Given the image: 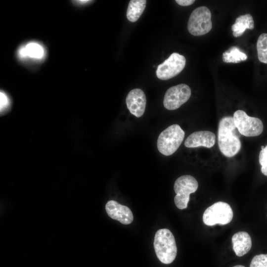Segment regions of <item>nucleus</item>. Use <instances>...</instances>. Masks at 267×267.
Returning a JSON list of instances; mask_svg holds the SVG:
<instances>
[{"instance_id": "1", "label": "nucleus", "mask_w": 267, "mask_h": 267, "mask_svg": "<svg viewBox=\"0 0 267 267\" xmlns=\"http://www.w3.org/2000/svg\"><path fill=\"white\" fill-rule=\"evenodd\" d=\"M232 117H223L219 122L218 145L221 152L227 157L234 156L241 149V144Z\"/></svg>"}, {"instance_id": "2", "label": "nucleus", "mask_w": 267, "mask_h": 267, "mask_svg": "<svg viewBox=\"0 0 267 267\" xmlns=\"http://www.w3.org/2000/svg\"><path fill=\"white\" fill-rule=\"evenodd\" d=\"M154 248L158 259L162 263L169 264L175 259L177 247L175 237L169 229L163 228L157 231Z\"/></svg>"}, {"instance_id": "3", "label": "nucleus", "mask_w": 267, "mask_h": 267, "mask_svg": "<svg viewBox=\"0 0 267 267\" xmlns=\"http://www.w3.org/2000/svg\"><path fill=\"white\" fill-rule=\"evenodd\" d=\"M185 133L177 124L170 126L159 134L157 142L159 151L165 156L174 153L182 143Z\"/></svg>"}, {"instance_id": "4", "label": "nucleus", "mask_w": 267, "mask_h": 267, "mask_svg": "<svg viewBox=\"0 0 267 267\" xmlns=\"http://www.w3.org/2000/svg\"><path fill=\"white\" fill-rule=\"evenodd\" d=\"M212 28L211 13L208 7L201 6L193 10L187 24V29L191 35H204L209 33Z\"/></svg>"}, {"instance_id": "5", "label": "nucleus", "mask_w": 267, "mask_h": 267, "mask_svg": "<svg viewBox=\"0 0 267 267\" xmlns=\"http://www.w3.org/2000/svg\"><path fill=\"white\" fill-rule=\"evenodd\" d=\"M198 187L197 180L190 175H183L178 178L175 182L174 198L176 206L180 210L185 209L189 201V195L195 192Z\"/></svg>"}, {"instance_id": "6", "label": "nucleus", "mask_w": 267, "mask_h": 267, "mask_svg": "<svg viewBox=\"0 0 267 267\" xmlns=\"http://www.w3.org/2000/svg\"><path fill=\"white\" fill-rule=\"evenodd\" d=\"M233 216L232 210L227 203L219 201L207 208L203 215L204 223L209 226L229 223Z\"/></svg>"}, {"instance_id": "7", "label": "nucleus", "mask_w": 267, "mask_h": 267, "mask_svg": "<svg viewBox=\"0 0 267 267\" xmlns=\"http://www.w3.org/2000/svg\"><path fill=\"white\" fill-rule=\"evenodd\" d=\"M234 124L242 135L253 137L261 134L264 129L262 121L259 118L248 116L241 110L236 111L233 116Z\"/></svg>"}, {"instance_id": "8", "label": "nucleus", "mask_w": 267, "mask_h": 267, "mask_svg": "<svg viewBox=\"0 0 267 267\" xmlns=\"http://www.w3.org/2000/svg\"><path fill=\"white\" fill-rule=\"evenodd\" d=\"M186 59L184 56L174 52L157 68L156 76L160 80H167L178 75L184 69Z\"/></svg>"}, {"instance_id": "9", "label": "nucleus", "mask_w": 267, "mask_h": 267, "mask_svg": "<svg viewBox=\"0 0 267 267\" xmlns=\"http://www.w3.org/2000/svg\"><path fill=\"white\" fill-rule=\"evenodd\" d=\"M16 54L18 59L22 62L37 63L45 59L46 49L41 43L30 41L20 45Z\"/></svg>"}, {"instance_id": "10", "label": "nucleus", "mask_w": 267, "mask_h": 267, "mask_svg": "<svg viewBox=\"0 0 267 267\" xmlns=\"http://www.w3.org/2000/svg\"><path fill=\"white\" fill-rule=\"evenodd\" d=\"M191 89L184 84H180L170 88L164 95L163 104L168 110H173L178 108L190 98Z\"/></svg>"}, {"instance_id": "11", "label": "nucleus", "mask_w": 267, "mask_h": 267, "mask_svg": "<svg viewBox=\"0 0 267 267\" xmlns=\"http://www.w3.org/2000/svg\"><path fill=\"white\" fill-rule=\"evenodd\" d=\"M126 102L131 113L137 118L143 115L145 110L146 98L142 89H132L127 96Z\"/></svg>"}, {"instance_id": "12", "label": "nucleus", "mask_w": 267, "mask_h": 267, "mask_svg": "<svg viewBox=\"0 0 267 267\" xmlns=\"http://www.w3.org/2000/svg\"><path fill=\"white\" fill-rule=\"evenodd\" d=\"M105 210L109 217L123 224H130L133 221L134 217L130 209L114 200L107 202Z\"/></svg>"}, {"instance_id": "13", "label": "nucleus", "mask_w": 267, "mask_h": 267, "mask_svg": "<svg viewBox=\"0 0 267 267\" xmlns=\"http://www.w3.org/2000/svg\"><path fill=\"white\" fill-rule=\"evenodd\" d=\"M216 142V135L209 131L195 132L190 134L185 139L184 145L188 148L204 146L207 148L213 147Z\"/></svg>"}, {"instance_id": "14", "label": "nucleus", "mask_w": 267, "mask_h": 267, "mask_svg": "<svg viewBox=\"0 0 267 267\" xmlns=\"http://www.w3.org/2000/svg\"><path fill=\"white\" fill-rule=\"evenodd\" d=\"M233 249L238 257L247 254L252 247V240L250 235L245 231H239L232 237Z\"/></svg>"}, {"instance_id": "15", "label": "nucleus", "mask_w": 267, "mask_h": 267, "mask_svg": "<svg viewBox=\"0 0 267 267\" xmlns=\"http://www.w3.org/2000/svg\"><path fill=\"white\" fill-rule=\"evenodd\" d=\"M254 22L252 15L247 13L238 16L235 20L234 24L231 26L232 34L234 37L242 36L245 31L248 29H253Z\"/></svg>"}, {"instance_id": "16", "label": "nucleus", "mask_w": 267, "mask_h": 267, "mask_svg": "<svg viewBox=\"0 0 267 267\" xmlns=\"http://www.w3.org/2000/svg\"><path fill=\"white\" fill-rule=\"evenodd\" d=\"M146 3L145 0H130L127 11V19L130 22L136 21L143 12Z\"/></svg>"}, {"instance_id": "17", "label": "nucleus", "mask_w": 267, "mask_h": 267, "mask_svg": "<svg viewBox=\"0 0 267 267\" xmlns=\"http://www.w3.org/2000/svg\"><path fill=\"white\" fill-rule=\"evenodd\" d=\"M247 58L246 54L235 46H231L222 54V60L225 63H237L245 61Z\"/></svg>"}, {"instance_id": "18", "label": "nucleus", "mask_w": 267, "mask_h": 267, "mask_svg": "<svg viewBox=\"0 0 267 267\" xmlns=\"http://www.w3.org/2000/svg\"><path fill=\"white\" fill-rule=\"evenodd\" d=\"M258 57L259 61L267 64V33L262 34L257 42Z\"/></svg>"}, {"instance_id": "19", "label": "nucleus", "mask_w": 267, "mask_h": 267, "mask_svg": "<svg viewBox=\"0 0 267 267\" xmlns=\"http://www.w3.org/2000/svg\"><path fill=\"white\" fill-rule=\"evenodd\" d=\"M250 267H267V254L255 256L251 262Z\"/></svg>"}, {"instance_id": "20", "label": "nucleus", "mask_w": 267, "mask_h": 267, "mask_svg": "<svg viewBox=\"0 0 267 267\" xmlns=\"http://www.w3.org/2000/svg\"><path fill=\"white\" fill-rule=\"evenodd\" d=\"M259 163L261 166V172L267 176V145L260 151L259 154Z\"/></svg>"}, {"instance_id": "21", "label": "nucleus", "mask_w": 267, "mask_h": 267, "mask_svg": "<svg viewBox=\"0 0 267 267\" xmlns=\"http://www.w3.org/2000/svg\"><path fill=\"white\" fill-rule=\"evenodd\" d=\"M10 106V99L8 95L3 91L0 92V111L3 113L8 110Z\"/></svg>"}, {"instance_id": "22", "label": "nucleus", "mask_w": 267, "mask_h": 267, "mask_svg": "<svg viewBox=\"0 0 267 267\" xmlns=\"http://www.w3.org/2000/svg\"><path fill=\"white\" fill-rule=\"evenodd\" d=\"M194 0H176V2L181 6H189L194 3Z\"/></svg>"}, {"instance_id": "23", "label": "nucleus", "mask_w": 267, "mask_h": 267, "mask_svg": "<svg viewBox=\"0 0 267 267\" xmlns=\"http://www.w3.org/2000/svg\"><path fill=\"white\" fill-rule=\"evenodd\" d=\"M92 0H75L74 3L79 5H84L89 4V2H92Z\"/></svg>"}, {"instance_id": "24", "label": "nucleus", "mask_w": 267, "mask_h": 267, "mask_svg": "<svg viewBox=\"0 0 267 267\" xmlns=\"http://www.w3.org/2000/svg\"><path fill=\"white\" fill-rule=\"evenodd\" d=\"M233 267H245V266H242V265H236V266H235Z\"/></svg>"}, {"instance_id": "25", "label": "nucleus", "mask_w": 267, "mask_h": 267, "mask_svg": "<svg viewBox=\"0 0 267 267\" xmlns=\"http://www.w3.org/2000/svg\"><path fill=\"white\" fill-rule=\"evenodd\" d=\"M261 147V150L265 148V147L263 145H262Z\"/></svg>"}]
</instances>
